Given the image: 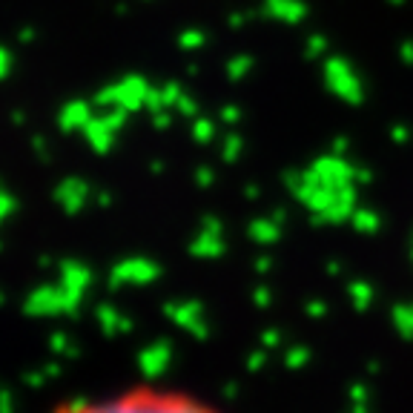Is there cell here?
Segmentation results:
<instances>
[{"label":"cell","instance_id":"cell-1","mask_svg":"<svg viewBox=\"0 0 413 413\" xmlns=\"http://www.w3.org/2000/svg\"><path fill=\"white\" fill-rule=\"evenodd\" d=\"M60 413H216V410L204 407L201 402L181 393H158V390L141 387V390H129L118 399L98 402V404L75 402L63 407Z\"/></svg>","mask_w":413,"mask_h":413},{"label":"cell","instance_id":"cell-2","mask_svg":"<svg viewBox=\"0 0 413 413\" xmlns=\"http://www.w3.org/2000/svg\"><path fill=\"white\" fill-rule=\"evenodd\" d=\"M321 72H324V84L327 89L341 98L344 104H362L365 101V87L359 81V75L353 72V66L351 60H344V57H327L324 66H321Z\"/></svg>","mask_w":413,"mask_h":413},{"label":"cell","instance_id":"cell-3","mask_svg":"<svg viewBox=\"0 0 413 413\" xmlns=\"http://www.w3.org/2000/svg\"><path fill=\"white\" fill-rule=\"evenodd\" d=\"M161 275V267L153 261V258H144V255H138V258H126L121 264L112 267L109 272V287H121V285H150L155 282Z\"/></svg>","mask_w":413,"mask_h":413},{"label":"cell","instance_id":"cell-4","mask_svg":"<svg viewBox=\"0 0 413 413\" xmlns=\"http://www.w3.org/2000/svg\"><path fill=\"white\" fill-rule=\"evenodd\" d=\"M353 213H356V181L344 184L338 189V201L333 206H327L324 213H310V224L313 227H336V224L351 221Z\"/></svg>","mask_w":413,"mask_h":413},{"label":"cell","instance_id":"cell-5","mask_svg":"<svg viewBox=\"0 0 413 413\" xmlns=\"http://www.w3.org/2000/svg\"><path fill=\"white\" fill-rule=\"evenodd\" d=\"M313 170L321 175V181L333 189H341L344 184L356 181V167L351 161H344V155H321L313 161Z\"/></svg>","mask_w":413,"mask_h":413},{"label":"cell","instance_id":"cell-6","mask_svg":"<svg viewBox=\"0 0 413 413\" xmlns=\"http://www.w3.org/2000/svg\"><path fill=\"white\" fill-rule=\"evenodd\" d=\"M52 195H55V201L63 206V213L78 216L84 206H87L89 195H92V187H89L84 178H63V181L55 187Z\"/></svg>","mask_w":413,"mask_h":413},{"label":"cell","instance_id":"cell-7","mask_svg":"<svg viewBox=\"0 0 413 413\" xmlns=\"http://www.w3.org/2000/svg\"><path fill=\"white\" fill-rule=\"evenodd\" d=\"M164 313L175 321V324H181V327H187L192 336H198V338H204L206 336V321H201V302H167L164 304Z\"/></svg>","mask_w":413,"mask_h":413},{"label":"cell","instance_id":"cell-8","mask_svg":"<svg viewBox=\"0 0 413 413\" xmlns=\"http://www.w3.org/2000/svg\"><path fill=\"white\" fill-rule=\"evenodd\" d=\"M150 89L153 87L141 75H126V78H121L118 81V106H123L126 112L147 109V92Z\"/></svg>","mask_w":413,"mask_h":413},{"label":"cell","instance_id":"cell-9","mask_svg":"<svg viewBox=\"0 0 413 413\" xmlns=\"http://www.w3.org/2000/svg\"><path fill=\"white\" fill-rule=\"evenodd\" d=\"M264 15L272 21H282V23H302L307 18V4L304 0H264Z\"/></svg>","mask_w":413,"mask_h":413},{"label":"cell","instance_id":"cell-10","mask_svg":"<svg viewBox=\"0 0 413 413\" xmlns=\"http://www.w3.org/2000/svg\"><path fill=\"white\" fill-rule=\"evenodd\" d=\"M84 138H87V144L98 155H106L115 147V129H109V123L104 121V115H92V121L84 126Z\"/></svg>","mask_w":413,"mask_h":413},{"label":"cell","instance_id":"cell-11","mask_svg":"<svg viewBox=\"0 0 413 413\" xmlns=\"http://www.w3.org/2000/svg\"><path fill=\"white\" fill-rule=\"evenodd\" d=\"M89 121H92V106L87 101H69V104L60 106V115H57V126L63 132L84 129Z\"/></svg>","mask_w":413,"mask_h":413},{"label":"cell","instance_id":"cell-12","mask_svg":"<svg viewBox=\"0 0 413 413\" xmlns=\"http://www.w3.org/2000/svg\"><path fill=\"white\" fill-rule=\"evenodd\" d=\"M60 285L69 287V290H87L92 285V270L84 267L81 261H72V258H66L60 261Z\"/></svg>","mask_w":413,"mask_h":413},{"label":"cell","instance_id":"cell-13","mask_svg":"<svg viewBox=\"0 0 413 413\" xmlns=\"http://www.w3.org/2000/svg\"><path fill=\"white\" fill-rule=\"evenodd\" d=\"M224 250H227L224 236H210L204 230L189 241V255H195V258H221Z\"/></svg>","mask_w":413,"mask_h":413},{"label":"cell","instance_id":"cell-14","mask_svg":"<svg viewBox=\"0 0 413 413\" xmlns=\"http://www.w3.org/2000/svg\"><path fill=\"white\" fill-rule=\"evenodd\" d=\"M247 236L255 241V244H275L282 238V224H275L272 219H255V221H250V227H247Z\"/></svg>","mask_w":413,"mask_h":413},{"label":"cell","instance_id":"cell-15","mask_svg":"<svg viewBox=\"0 0 413 413\" xmlns=\"http://www.w3.org/2000/svg\"><path fill=\"white\" fill-rule=\"evenodd\" d=\"M167 359H170V344L167 341H155L150 351L141 353V368H144V373L153 376V373H161L164 370Z\"/></svg>","mask_w":413,"mask_h":413},{"label":"cell","instance_id":"cell-16","mask_svg":"<svg viewBox=\"0 0 413 413\" xmlns=\"http://www.w3.org/2000/svg\"><path fill=\"white\" fill-rule=\"evenodd\" d=\"M351 224H353L359 233H368V236H373V233H379V227H382V219H379V213H376V210H370V206H356V213H353Z\"/></svg>","mask_w":413,"mask_h":413},{"label":"cell","instance_id":"cell-17","mask_svg":"<svg viewBox=\"0 0 413 413\" xmlns=\"http://www.w3.org/2000/svg\"><path fill=\"white\" fill-rule=\"evenodd\" d=\"M253 66H255L253 55H236V57H230V60H227L224 72H227V78H230V81H241V78H247V75L253 72Z\"/></svg>","mask_w":413,"mask_h":413},{"label":"cell","instance_id":"cell-18","mask_svg":"<svg viewBox=\"0 0 413 413\" xmlns=\"http://www.w3.org/2000/svg\"><path fill=\"white\" fill-rule=\"evenodd\" d=\"M216 138V123L206 118V115H198L192 118V141L195 144H210Z\"/></svg>","mask_w":413,"mask_h":413},{"label":"cell","instance_id":"cell-19","mask_svg":"<svg viewBox=\"0 0 413 413\" xmlns=\"http://www.w3.org/2000/svg\"><path fill=\"white\" fill-rule=\"evenodd\" d=\"M393 324L404 338H413V304H396L393 307Z\"/></svg>","mask_w":413,"mask_h":413},{"label":"cell","instance_id":"cell-20","mask_svg":"<svg viewBox=\"0 0 413 413\" xmlns=\"http://www.w3.org/2000/svg\"><path fill=\"white\" fill-rule=\"evenodd\" d=\"M348 293H351V299H353V304H356L359 310L370 307V302H373V287H370L368 282H351Z\"/></svg>","mask_w":413,"mask_h":413},{"label":"cell","instance_id":"cell-21","mask_svg":"<svg viewBox=\"0 0 413 413\" xmlns=\"http://www.w3.org/2000/svg\"><path fill=\"white\" fill-rule=\"evenodd\" d=\"M95 316H98V321H101V327H104L106 333H121V330H118V327H121V316H118V310H115L112 304H98Z\"/></svg>","mask_w":413,"mask_h":413},{"label":"cell","instance_id":"cell-22","mask_svg":"<svg viewBox=\"0 0 413 413\" xmlns=\"http://www.w3.org/2000/svg\"><path fill=\"white\" fill-rule=\"evenodd\" d=\"M241 150H244V138L236 135V132H230V135L224 138V144H221V158H224L227 164H233V161H238Z\"/></svg>","mask_w":413,"mask_h":413},{"label":"cell","instance_id":"cell-23","mask_svg":"<svg viewBox=\"0 0 413 413\" xmlns=\"http://www.w3.org/2000/svg\"><path fill=\"white\" fill-rule=\"evenodd\" d=\"M204 43H206V32H204V29H184V32L178 35V46L187 49V52L201 49Z\"/></svg>","mask_w":413,"mask_h":413},{"label":"cell","instance_id":"cell-24","mask_svg":"<svg viewBox=\"0 0 413 413\" xmlns=\"http://www.w3.org/2000/svg\"><path fill=\"white\" fill-rule=\"evenodd\" d=\"M18 206H21V204H18V198H15L9 189H0V219H4V221L12 219V216L18 213Z\"/></svg>","mask_w":413,"mask_h":413},{"label":"cell","instance_id":"cell-25","mask_svg":"<svg viewBox=\"0 0 413 413\" xmlns=\"http://www.w3.org/2000/svg\"><path fill=\"white\" fill-rule=\"evenodd\" d=\"M327 52V38L324 35H310L307 43H304V55L313 60V57H321Z\"/></svg>","mask_w":413,"mask_h":413},{"label":"cell","instance_id":"cell-26","mask_svg":"<svg viewBox=\"0 0 413 413\" xmlns=\"http://www.w3.org/2000/svg\"><path fill=\"white\" fill-rule=\"evenodd\" d=\"M161 95H164V104H167V109H170V106H175V104L184 98V87H181L178 81H167V84L161 87Z\"/></svg>","mask_w":413,"mask_h":413},{"label":"cell","instance_id":"cell-27","mask_svg":"<svg viewBox=\"0 0 413 413\" xmlns=\"http://www.w3.org/2000/svg\"><path fill=\"white\" fill-rule=\"evenodd\" d=\"M126 118H129V112L123 109V106H109L106 112H104V121L109 123V129H123V123H126Z\"/></svg>","mask_w":413,"mask_h":413},{"label":"cell","instance_id":"cell-28","mask_svg":"<svg viewBox=\"0 0 413 413\" xmlns=\"http://www.w3.org/2000/svg\"><path fill=\"white\" fill-rule=\"evenodd\" d=\"M92 101H95L98 106H118V84H109V87L98 89Z\"/></svg>","mask_w":413,"mask_h":413},{"label":"cell","instance_id":"cell-29","mask_svg":"<svg viewBox=\"0 0 413 413\" xmlns=\"http://www.w3.org/2000/svg\"><path fill=\"white\" fill-rule=\"evenodd\" d=\"M12 66H15V55L9 46H0V78H9L12 75Z\"/></svg>","mask_w":413,"mask_h":413},{"label":"cell","instance_id":"cell-30","mask_svg":"<svg viewBox=\"0 0 413 413\" xmlns=\"http://www.w3.org/2000/svg\"><path fill=\"white\" fill-rule=\"evenodd\" d=\"M175 112L184 115V118H198V104H195V98H189V95L184 92V98L175 104Z\"/></svg>","mask_w":413,"mask_h":413},{"label":"cell","instance_id":"cell-31","mask_svg":"<svg viewBox=\"0 0 413 413\" xmlns=\"http://www.w3.org/2000/svg\"><path fill=\"white\" fill-rule=\"evenodd\" d=\"M219 121H221V123H227V126H236V123L241 121V109H238L236 104H227V106H221Z\"/></svg>","mask_w":413,"mask_h":413},{"label":"cell","instance_id":"cell-32","mask_svg":"<svg viewBox=\"0 0 413 413\" xmlns=\"http://www.w3.org/2000/svg\"><path fill=\"white\" fill-rule=\"evenodd\" d=\"M201 230L210 233V236H224V224H221V219H216V216H204V219H201Z\"/></svg>","mask_w":413,"mask_h":413},{"label":"cell","instance_id":"cell-33","mask_svg":"<svg viewBox=\"0 0 413 413\" xmlns=\"http://www.w3.org/2000/svg\"><path fill=\"white\" fill-rule=\"evenodd\" d=\"M147 109H150V112H161V109H167L164 95H161V87H158V89L153 87V89L147 92Z\"/></svg>","mask_w":413,"mask_h":413},{"label":"cell","instance_id":"cell-34","mask_svg":"<svg viewBox=\"0 0 413 413\" xmlns=\"http://www.w3.org/2000/svg\"><path fill=\"white\" fill-rule=\"evenodd\" d=\"M282 181H285V187H287L290 192H296V189L302 187V181H304V172H299V170H285Z\"/></svg>","mask_w":413,"mask_h":413},{"label":"cell","instance_id":"cell-35","mask_svg":"<svg viewBox=\"0 0 413 413\" xmlns=\"http://www.w3.org/2000/svg\"><path fill=\"white\" fill-rule=\"evenodd\" d=\"M213 181H216V172H213L210 167H198V170H195V184H198L201 189L213 187Z\"/></svg>","mask_w":413,"mask_h":413},{"label":"cell","instance_id":"cell-36","mask_svg":"<svg viewBox=\"0 0 413 413\" xmlns=\"http://www.w3.org/2000/svg\"><path fill=\"white\" fill-rule=\"evenodd\" d=\"M390 141H393V144H407V141H410V129H407L404 123L390 126Z\"/></svg>","mask_w":413,"mask_h":413},{"label":"cell","instance_id":"cell-37","mask_svg":"<svg viewBox=\"0 0 413 413\" xmlns=\"http://www.w3.org/2000/svg\"><path fill=\"white\" fill-rule=\"evenodd\" d=\"M32 150L40 161H49V147H46V138L43 135H32Z\"/></svg>","mask_w":413,"mask_h":413},{"label":"cell","instance_id":"cell-38","mask_svg":"<svg viewBox=\"0 0 413 413\" xmlns=\"http://www.w3.org/2000/svg\"><path fill=\"white\" fill-rule=\"evenodd\" d=\"M170 123H172V115H170V109L153 112V126H155V129H170Z\"/></svg>","mask_w":413,"mask_h":413},{"label":"cell","instance_id":"cell-39","mask_svg":"<svg viewBox=\"0 0 413 413\" xmlns=\"http://www.w3.org/2000/svg\"><path fill=\"white\" fill-rule=\"evenodd\" d=\"M351 150V138L348 135H336L333 138V155H344Z\"/></svg>","mask_w":413,"mask_h":413},{"label":"cell","instance_id":"cell-40","mask_svg":"<svg viewBox=\"0 0 413 413\" xmlns=\"http://www.w3.org/2000/svg\"><path fill=\"white\" fill-rule=\"evenodd\" d=\"M307 362V351L304 348H293L290 353H287V365L290 368H299V365H304Z\"/></svg>","mask_w":413,"mask_h":413},{"label":"cell","instance_id":"cell-41","mask_svg":"<svg viewBox=\"0 0 413 413\" xmlns=\"http://www.w3.org/2000/svg\"><path fill=\"white\" fill-rule=\"evenodd\" d=\"M247 21H250V12H233V15L227 18V26H230V29H241Z\"/></svg>","mask_w":413,"mask_h":413},{"label":"cell","instance_id":"cell-42","mask_svg":"<svg viewBox=\"0 0 413 413\" xmlns=\"http://www.w3.org/2000/svg\"><path fill=\"white\" fill-rule=\"evenodd\" d=\"M270 267H272V258H270V255H258V258L253 261V270H255L258 275H264V272H270Z\"/></svg>","mask_w":413,"mask_h":413},{"label":"cell","instance_id":"cell-43","mask_svg":"<svg viewBox=\"0 0 413 413\" xmlns=\"http://www.w3.org/2000/svg\"><path fill=\"white\" fill-rule=\"evenodd\" d=\"M253 302H255V307H267L270 304V290L267 287H255L253 290Z\"/></svg>","mask_w":413,"mask_h":413},{"label":"cell","instance_id":"cell-44","mask_svg":"<svg viewBox=\"0 0 413 413\" xmlns=\"http://www.w3.org/2000/svg\"><path fill=\"white\" fill-rule=\"evenodd\" d=\"M399 57H402V63L413 66V40H404V43L399 46Z\"/></svg>","mask_w":413,"mask_h":413},{"label":"cell","instance_id":"cell-45","mask_svg":"<svg viewBox=\"0 0 413 413\" xmlns=\"http://www.w3.org/2000/svg\"><path fill=\"white\" fill-rule=\"evenodd\" d=\"M307 313H310L313 319H319V316H324V313H327V307H324V302L313 299V302H307Z\"/></svg>","mask_w":413,"mask_h":413},{"label":"cell","instance_id":"cell-46","mask_svg":"<svg viewBox=\"0 0 413 413\" xmlns=\"http://www.w3.org/2000/svg\"><path fill=\"white\" fill-rule=\"evenodd\" d=\"M261 344H264V348H275V344H279V333H275V330H267V333L261 336Z\"/></svg>","mask_w":413,"mask_h":413},{"label":"cell","instance_id":"cell-47","mask_svg":"<svg viewBox=\"0 0 413 413\" xmlns=\"http://www.w3.org/2000/svg\"><path fill=\"white\" fill-rule=\"evenodd\" d=\"M35 38H38V32H35L32 26H23V29L18 32V40H21V43H32Z\"/></svg>","mask_w":413,"mask_h":413},{"label":"cell","instance_id":"cell-48","mask_svg":"<svg viewBox=\"0 0 413 413\" xmlns=\"http://www.w3.org/2000/svg\"><path fill=\"white\" fill-rule=\"evenodd\" d=\"M373 181V172L368 167H356V184H370Z\"/></svg>","mask_w":413,"mask_h":413},{"label":"cell","instance_id":"cell-49","mask_svg":"<svg viewBox=\"0 0 413 413\" xmlns=\"http://www.w3.org/2000/svg\"><path fill=\"white\" fill-rule=\"evenodd\" d=\"M270 219H272L275 224H285V221H287V210H285V206H272V213H270Z\"/></svg>","mask_w":413,"mask_h":413},{"label":"cell","instance_id":"cell-50","mask_svg":"<svg viewBox=\"0 0 413 413\" xmlns=\"http://www.w3.org/2000/svg\"><path fill=\"white\" fill-rule=\"evenodd\" d=\"M92 198H95V204H98V206H112V195H109V192H104V189H101V192H95Z\"/></svg>","mask_w":413,"mask_h":413},{"label":"cell","instance_id":"cell-51","mask_svg":"<svg viewBox=\"0 0 413 413\" xmlns=\"http://www.w3.org/2000/svg\"><path fill=\"white\" fill-rule=\"evenodd\" d=\"M52 348H55V351H63V348H66V336H63V333H55V336H52Z\"/></svg>","mask_w":413,"mask_h":413},{"label":"cell","instance_id":"cell-52","mask_svg":"<svg viewBox=\"0 0 413 413\" xmlns=\"http://www.w3.org/2000/svg\"><path fill=\"white\" fill-rule=\"evenodd\" d=\"M244 195H247V198H258V195H261L258 184H247V187H244Z\"/></svg>","mask_w":413,"mask_h":413},{"label":"cell","instance_id":"cell-53","mask_svg":"<svg viewBox=\"0 0 413 413\" xmlns=\"http://www.w3.org/2000/svg\"><path fill=\"white\" fill-rule=\"evenodd\" d=\"M12 123H18V126L26 123V112H23V109H15V112H12Z\"/></svg>","mask_w":413,"mask_h":413},{"label":"cell","instance_id":"cell-54","mask_svg":"<svg viewBox=\"0 0 413 413\" xmlns=\"http://www.w3.org/2000/svg\"><path fill=\"white\" fill-rule=\"evenodd\" d=\"M150 172H155V175L164 172V161H161V158H153V161H150Z\"/></svg>","mask_w":413,"mask_h":413},{"label":"cell","instance_id":"cell-55","mask_svg":"<svg viewBox=\"0 0 413 413\" xmlns=\"http://www.w3.org/2000/svg\"><path fill=\"white\" fill-rule=\"evenodd\" d=\"M261 362H264V356H261V353H253V356H250V370H258Z\"/></svg>","mask_w":413,"mask_h":413},{"label":"cell","instance_id":"cell-56","mask_svg":"<svg viewBox=\"0 0 413 413\" xmlns=\"http://www.w3.org/2000/svg\"><path fill=\"white\" fill-rule=\"evenodd\" d=\"M341 272V264L338 261H327V275H338Z\"/></svg>","mask_w":413,"mask_h":413},{"label":"cell","instance_id":"cell-57","mask_svg":"<svg viewBox=\"0 0 413 413\" xmlns=\"http://www.w3.org/2000/svg\"><path fill=\"white\" fill-rule=\"evenodd\" d=\"M187 75H189V78L198 75V63H189V66H187Z\"/></svg>","mask_w":413,"mask_h":413},{"label":"cell","instance_id":"cell-58","mask_svg":"<svg viewBox=\"0 0 413 413\" xmlns=\"http://www.w3.org/2000/svg\"><path fill=\"white\" fill-rule=\"evenodd\" d=\"M38 264H40V267H49V264H52V258H49V255H40V258H38Z\"/></svg>","mask_w":413,"mask_h":413},{"label":"cell","instance_id":"cell-59","mask_svg":"<svg viewBox=\"0 0 413 413\" xmlns=\"http://www.w3.org/2000/svg\"><path fill=\"white\" fill-rule=\"evenodd\" d=\"M390 6H404V0H387Z\"/></svg>","mask_w":413,"mask_h":413},{"label":"cell","instance_id":"cell-60","mask_svg":"<svg viewBox=\"0 0 413 413\" xmlns=\"http://www.w3.org/2000/svg\"><path fill=\"white\" fill-rule=\"evenodd\" d=\"M410 255H413V253H410Z\"/></svg>","mask_w":413,"mask_h":413}]
</instances>
